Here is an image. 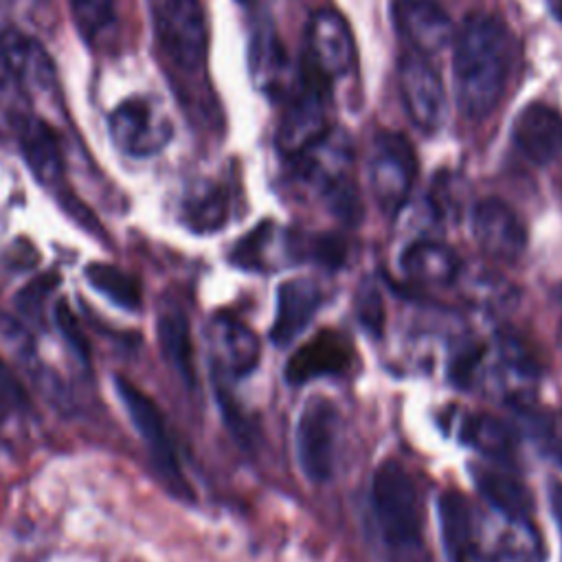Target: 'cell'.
<instances>
[{
    "instance_id": "1",
    "label": "cell",
    "mask_w": 562,
    "mask_h": 562,
    "mask_svg": "<svg viewBox=\"0 0 562 562\" xmlns=\"http://www.w3.org/2000/svg\"><path fill=\"white\" fill-rule=\"evenodd\" d=\"M512 68V35L503 20L472 13L452 48L454 101L468 119L490 116L503 99Z\"/></svg>"
},
{
    "instance_id": "2",
    "label": "cell",
    "mask_w": 562,
    "mask_h": 562,
    "mask_svg": "<svg viewBox=\"0 0 562 562\" xmlns=\"http://www.w3.org/2000/svg\"><path fill=\"white\" fill-rule=\"evenodd\" d=\"M371 507L389 562H430L422 536V501L411 472L384 461L371 485Z\"/></svg>"
},
{
    "instance_id": "3",
    "label": "cell",
    "mask_w": 562,
    "mask_h": 562,
    "mask_svg": "<svg viewBox=\"0 0 562 562\" xmlns=\"http://www.w3.org/2000/svg\"><path fill=\"white\" fill-rule=\"evenodd\" d=\"M114 386H116L119 400L125 406L134 428L138 430L140 439L147 446V452H149V459H151L156 472L160 474V479L165 481L169 492L176 494L178 498L191 501L193 490L187 483V476H184L180 459H178V448L171 439L167 419H165L162 411L158 408V404L145 391H140L136 384H132L130 380H125L121 375L114 378Z\"/></svg>"
},
{
    "instance_id": "4",
    "label": "cell",
    "mask_w": 562,
    "mask_h": 562,
    "mask_svg": "<svg viewBox=\"0 0 562 562\" xmlns=\"http://www.w3.org/2000/svg\"><path fill=\"white\" fill-rule=\"evenodd\" d=\"M160 53L182 72H198L206 59V20L200 0H147Z\"/></svg>"
},
{
    "instance_id": "5",
    "label": "cell",
    "mask_w": 562,
    "mask_h": 562,
    "mask_svg": "<svg viewBox=\"0 0 562 562\" xmlns=\"http://www.w3.org/2000/svg\"><path fill=\"white\" fill-rule=\"evenodd\" d=\"M327 86L323 77L303 64L301 88L294 90L277 127V147L283 156L296 158L329 134Z\"/></svg>"
},
{
    "instance_id": "6",
    "label": "cell",
    "mask_w": 562,
    "mask_h": 562,
    "mask_svg": "<svg viewBox=\"0 0 562 562\" xmlns=\"http://www.w3.org/2000/svg\"><path fill=\"white\" fill-rule=\"evenodd\" d=\"M417 173L415 151L402 134L380 132L373 138L369 158V180L380 209L397 213L413 189Z\"/></svg>"
},
{
    "instance_id": "7",
    "label": "cell",
    "mask_w": 562,
    "mask_h": 562,
    "mask_svg": "<svg viewBox=\"0 0 562 562\" xmlns=\"http://www.w3.org/2000/svg\"><path fill=\"white\" fill-rule=\"evenodd\" d=\"M338 435V408L331 400L316 395L307 400L296 422V459L312 483L329 481L334 472Z\"/></svg>"
},
{
    "instance_id": "8",
    "label": "cell",
    "mask_w": 562,
    "mask_h": 562,
    "mask_svg": "<svg viewBox=\"0 0 562 562\" xmlns=\"http://www.w3.org/2000/svg\"><path fill=\"white\" fill-rule=\"evenodd\" d=\"M397 88L404 110L415 127L426 134L437 132L448 112L446 88L428 57L406 53L397 61Z\"/></svg>"
},
{
    "instance_id": "9",
    "label": "cell",
    "mask_w": 562,
    "mask_h": 562,
    "mask_svg": "<svg viewBox=\"0 0 562 562\" xmlns=\"http://www.w3.org/2000/svg\"><path fill=\"white\" fill-rule=\"evenodd\" d=\"M305 66L327 83L345 77L356 61L353 33L347 20L334 9H318L307 22Z\"/></svg>"
},
{
    "instance_id": "10",
    "label": "cell",
    "mask_w": 562,
    "mask_h": 562,
    "mask_svg": "<svg viewBox=\"0 0 562 562\" xmlns=\"http://www.w3.org/2000/svg\"><path fill=\"white\" fill-rule=\"evenodd\" d=\"M393 26L402 42L417 55H437L452 37L448 11L435 0H395Z\"/></svg>"
},
{
    "instance_id": "11",
    "label": "cell",
    "mask_w": 562,
    "mask_h": 562,
    "mask_svg": "<svg viewBox=\"0 0 562 562\" xmlns=\"http://www.w3.org/2000/svg\"><path fill=\"white\" fill-rule=\"evenodd\" d=\"M108 130L114 145L127 156L147 158L160 151L171 138V127L156 121L149 103L140 97H130L110 112Z\"/></svg>"
},
{
    "instance_id": "12",
    "label": "cell",
    "mask_w": 562,
    "mask_h": 562,
    "mask_svg": "<svg viewBox=\"0 0 562 562\" xmlns=\"http://www.w3.org/2000/svg\"><path fill=\"white\" fill-rule=\"evenodd\" d=\"M472 233L481 250L498 261H516L527 246L525 224L509 204L496 198H485L474 206Z\"/></svg>"
},
{
    "instance_id": "13",
    "label": "cell",
    "mask_w": 562,
    "mask_h": 562,
    "mask_svg": "<svg viewBox=\"0 0 562 562\" xmlns=\"http://www.w3.org/2000/svg\"><path fill=\"white\" fill-rule=\"evenodd\" d=\"M351 364V342L336 329H321L290 356L285 380L290 384H305L325 375H342Z\"/></svg>"
},
{
    "instance_id": "14",
    "label": "cell",
    "mask_w": 562,
    "mask_h": 562,
    "mask_svg": "<svg viewBox=\"0 0 562 562\" xmlns=\"http://www.w3.org/2000/svg\"><path fill=\"white\" fill-rule=\"evenodd\" d=\"M516 149L533 165H551L562 156V114L542 103H527L512 127Z\"/></svg>"
},
{
    "instance_id": "15",
    "label": "cell",
    "mask_w": 562,
    "mask_h": 562,
    "mask_svg": "<svg viewBox=\"0 0 562 562\" xmlns=\"http://www.w3.org/2000/svg\"><path fill=\"white\" fill-rule=\"evenodd\" d=\"M476 549L481 562H544L547 555L531 518H505L501 514Z\"/></svg>"
},
{
    "instance_id": "16",
    "label": "cell",
    "mask_w": 562,
    "mask_h": 562,
    "mask_svg": "<svg viewBox=\"0 0 562 562\" xmlns=\"http://www.w3.org/2000/svg\"><path fill=\"white\" fill-rule=\"evenodd\" d=\"M0 61L24 88L44 92L55 81V66L44 46L18 29L0 33Z\"/></svg>"
},
{
    "instance_id": "17",
    "label": "cell",
    "mask_w": 562,
    "mask_h": 562,
    "mask_svg": "<svg viewBox=\"0 0 562 562\" xmlns=\"http://www.w3.org/2000/svg\"><path fill=\"white\" fill-rule=\"evenodd\" d=\"M321 290L310 279H290L279 285L277 312L270 329V338L277 345L292 342L314 318L321 305Z\"/></svg>"
},
{
    "instance_id": "18",
    "label": "cell",
    "mask_w": 562,
    "mask_h": 562,
    "mask_svg": "<svg viewBox=\"0 0 562 562\" xmlns=\"http://www.w3.org/2000/svg\"><path fill=\"white\" fill-rule=\"evenodd\" d=\"M439 531L450 562H481L472 509L457 490L441 492L437 501Z\"/></svg>"
},
{
    "instance_id": "19",
    "label": "cell",
    "mask_w": 562,
    "mask_h": 562,
    "mask_svg": "<svg viewBox=\"0 0 562 562\" xmlns=\"http://www.w3.org/2000/svg\"><path fill=\"white\" fill-rule=\"evenodd\" d=\"M15 123L20 151L31 173L42 184H57L64 173V160L55 132L37 116H18Z\"/></svg>"
},
{
    "instance_id": "20",
    "label": "cell",
    "mask_w": 562,
    "mask_h": 562,
    "mask_svg": "<svg viewBox=\"0 0 562 562\" xmlns=\"http://www.w3.org/2000/svg\"><path fill=\"white\" fill-rule=\"evenodd\" d=\"M472 481L496 514L505 518H531V494L514 474L496 465H476L472 468Z\"/></svg>"
},
{
    "instance_id": "21",
    "label": "cell",
    "mask_w": 562,
    "mask_h": 562,
    "mask_svg": "<svg viewBox=\"0 0 562 562\" xmlns=\"http://www.w3.org/2000/svg\"><path fill=\"white\" fill-rule=\"evenodd\" d=\"M400 268L419 285H448L457 279L461 261L450 246L422 239L404 248Z\"/></svg>"
},
{
    "instance_id": "22",
    "label": "cell",
    "mask_w": 562,
    "mask_h": 562,
    "mask_svg": "<svg viewBox=\"0 0 562 562\" xmlns=\"http://www.w3.org/2000/svg\"><path fill=\"white\" fill-rule=\"evenodd\" d=\"M248 61L255 83L270 97H279L288 79V57L270 22H263L252 31Z\"/></svg>"
},
{
    "instance_id": "23",
    "label": "cell",
    "mask_w": 562,
    "mask_h": 562,
    "mask_svg": "<svg viewBox=\"0 0 562 562\" xmlns=\"http://www.w3.org/2000/svg\"><path fill=\"white\" fill-rule=\"evenodd\" d=\"M213 340L224 369L237 378L248 375L259 362L257 336L235 316L222 314L213 323Z\"/></svg>"
},
{
    "instance_id": "24",
    "label": "cell",
    "mask_w": 562,
    "mask_h": 562,
    "mask_svg": "<svg viewBox=\"0 0 562 562\" xmlns=\"http://www.w3.org/2000/svg\"><path fill=\"white\" fill-rule=\"evenodd\" d=\"M158 340L162 356L187 389L195 386V362L189 318L180 307H167L158 318Z\"/></svg>"
},
{
    "instance_id": "25",
    "label": "cell",
    "mask_w": 562,
    "mask_h": 562,
    "mask_svg": "<svg viewBox=\"0 0 562 562\" xmlns=\"http://www.w3.org/2000/svg\"><path fill=\"white\" fill-rule=\"evenodd\" d=\"M514 413L522 435L558 468H562V413L538 406L529 400L514 402Z\"/></svg>"
},
{
    "instance_id": "26",
    "label": "cell",
    "mask_w": 562,
    "mask_h": 562,
    "mask_svg": "<svg viewBox=\"0 0 562 562\" xmlns=\"http://www.w3.org/2000/svg\"><path fill=\"white\" fill-rule=\"evenodd\" d=\"M184 224L200 235L220 231L228 220V198L215 182H198L182 202Z\"/></svg>"
},
{
    "instance_id": "27",
    "label": "cell",
    "mask_w": 562,
    "mask_h": 562,
    "mask_svg": "<svg viewBox=\"0 0 562 562\" xmlns=\"http://www.w3.org/2000/svg\"><path fill=\"white\" fill-rule=\"evenodd\" d=\"M461 441L483 457L505 463L514 457V435L512 430L492 415H465L459 428Z\"/></svg>"
},
{
    "instance_id": "28",
    "label": "cell",
    "mask_w": 562,
    "mask_h": 562,
    "mask_svg": "<svg viewBox=\"0 0 562 562\" xmlns=\"http://www.w3.org/2000/svg\"><path fill=\"white\" fill-rule=\"evenodd\" d=\"M86 279L88 283L110 299L114 305L136 312L143 305V294H140V283L136 277L130 272L121 270L119 266L112 263H90L86 266Z\"/></svg>"
},
{
    "instance_id": "29",
    "label": "cell",
    "mask_w": 562,
    "mask_h": 562,
    "mask_svg": "<svg viewBox=\"0 0 562 562\" xmlns=\"http://www.w3.org/2000/svg\"><path fill=\"white\" fill-rule=\"evenodd\" d=\"M68 7L75 26L88 44H97L116 22L114 0H68Z\"/></svg>"
},
{
    "instance_id": "30",
    "label": "cell",
    "mask_w": 562,
    "mask_h": 562,
    "mask_svg": "<svg viewBox=\"0 0 562 562\" xmlns=\"http://www.w3.org/2000/svg\"><path fill=\"white\" fill-rule=\"evenodd\" d=\"M272 241H274V226L270 222H261L233 246L231 261L241 270H266L268 248Z\"/></svg>"
},
{
    "instance_id": "31",
    "label": "cell",
    "mask_w": 562,
    "mask_h": 562,
    "mask_svg": "<svg viewBox=\"0 0 562 562\" xmlns=\"http://www.w3.org/2000/svg\"><path fill=\"white\" fill-rule=\"evenodd\" d=\"M57 283H59V274L55 270H48V272L35 277L33 281H29L15 296V305L20 310V314L33 323H42L44 303H46L48 294L57 288Z\"/></svg>"
},
{
    "instance_id": "32",
    "label": "cell",
    "mask_w": 562,
    "mask_h": 562,
    "mask_svg": "<svg viewBox=\"0 0 562 562\" xmlns=\"http://www.w3.org/2000/svg\"><path fill=\"white\" fill-rule=\"evenodd\" d=\"M356 316L373 336L382 334L384 327V303L380 290L373 283H362L356 294Z\"/></svg>"
},
{
    "instance_id": "33",
    "label": "cell",
    "mask_w": 562,
    "mask_h": 562,
    "mask_svg": "<svg viewBox=\"0 0 562 562\" xmlns=\"http://www.w3.org/2000/svg\"><path fill=\"white\" fill-rule=\"evenodd\" d=\"M55 323L64 336V340L68 342L70 351L81 360V362H88L90 360V345H88V338L81 329V323L79 318L75 316V312L68 307L66 301H59L57 307H55Z\"/></svg>"
},
{
    "instance_id": "34",
    "label": "cell",
    "mask_w": 562,
    "mask_h": 562,
    "mask_svg": "<svg viewBox=\"0 0 562 562\" xmlns=\"http://www.w3.org/2000/svg\"><path fill=\"white\" fill-rule=\"evenodd\" d=\"M29 395L20 384L13 369L0 358V408L9 411H24L29 408Z\"/></svg>"
},
{
    "instance_id": "35",
    "label": "cell",
    "mask_w": 562,
    "mask_h": 562,
    "mask_svg": "<svg viewBox=\"0 0 562 562\" xmlns=\"http://www.w3.org/2000/svg\"><path fill=\"white\" fill-rule=\"evenodd\" d=\"M312 259L325 266H340L345 259V246L336 237L323 235L312 241Z\"/></svg>"
},
{
    "instance_id": "36",
    "label": "cell",
    "mask_w": 562,
    "mask_h": 562,
    "mask_svg": "<svg viewBox=\"0 0 562 562\" xmlns=\"http://www.w3.org/2000/svg\"><path fill=\"white\" fill-rule=\"evenodd\" d=\"M7 261L13 270H26L37 263V250L26 239L13 241V246L7 252Z\"/></svg>"
},
{
    "instance_id": "37",
    "label": "cell",
    "mask_w": 562,
    "mask_h": 562,
    "mask_svg": "<svg viewBox=\"0 0 562 562\" xmlns=\"http://www.w3.org/2000/svg\"><path fill=\"white\" fill-rule=\"evenodd\" d=\"M549 503H551V512L560 531V540H562V483H551L549 485Z\"/></svg>"
},
{
    "instance_id": "38",
    "label": "cell",
    "mask_w": 562,
    "mask_h": 562,
    "mask_svg": "<svg viewBox=\"0 0 562 562\" xmlns=\"http://www.w3.org/2000/svg\"><path fill=\"white\" fill-rule=\"evenodd\" d=\"M560 342H562V327H560Z\"/></svg>"
},
{
    "instance_id": "39",
    "label": "cell",
    "mask_w": 562,
    "mask_h": 562,
    "mask_svg": "<svg viewBox=\"0 0 562 562\" xmlns=\"http://www.w3.org/2000/svg\"><path fill=\"white\" fill-rule=\"evenodd\" d=\"M42 2H44V0H42Z\"/></svg>"
}]
</instances>
